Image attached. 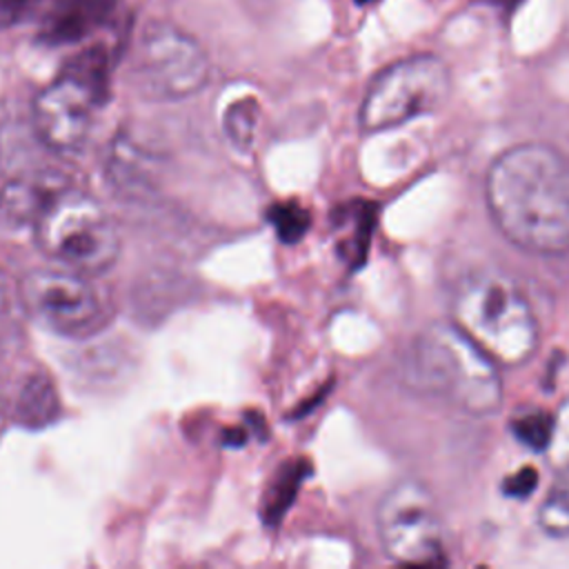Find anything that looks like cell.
<instances>
[{
    "label": "cell",
    "mask_w": 569,
    "mask_h": 569,
    "mask_svg": "<svg viewBox=\"0 0 569 569\" xmlns=\"http://www.w3.org/2000/svg\"><path fill=\"white\" fill-rule=\"evenodd\" d=\"M116 0H53L42 18L40 38L49 44H67L87 38L102 24Z\"/></svg>",
    "instance_id": "obj_10"
},
{
    "label": "cell",
    "mask_w": 569,
    "mask_h": 569,
    "mask_svg": "<svg viewBox=\"0 0 569 569\" xmlns=\"http://www.w3.org/2000/svg\"><path fill=\"white\" fill-rule=\"evenodd\" d=\"M227 131L238 142H249L253 131V104L251 102H236L227 111Z\"/></svg>",
    "instance_id": "obj_15"
},
{
    "label": "cell",
    "mask_w": 569,
    "mask_h": 569,
    "mask_svg": "<svg viewBox=\"0 0 569 569\" xmlns=\"http://www.w3.org/2000/svg\"><path fill=\"white\" fill-rule=\"evenodd\" d=\"M536 487H538V471L533 467H522L502 480V493L507 498L525 500L536 491Z\"/></svg>",
    "instance_id": "obj_16"
},
{
    "label": "cell",
    "mask_w": 569,
    "mask_h": 569,
    "mask_svg": "<svg viewBox=\"0 0 569 569\" xmlns=\"http://www.w3.org/2000/svg\"><path fill=\"white\" fill-rule=\"evenodd\" d=\"M38 0H0V29L13 27L31 16Z\"/></svg>",
    "instance_id": "obj_17"
},
{
    "label": "cell",
    "mask_w": 569,
    "mask_h": 569,
    "mask_svg": "<svg viewBox=\"0 0 569 569\" xmlns=\"http://www.w3.org/2000/svg\"><path fill=\"white\" fill-rule=\"evenodd\" d=\"M407 373L413 387L471 416L493 413L502 402L498 365L453 322H433L416 338Z\"/></svg>",
    "instance_id": "obj_3"
},
{
    "label": "cell",
    "mask_w": 569,
    "mask_h": 569,
    "mask_svg": "<svg viewBox=\"0 0 569 569\" xmlns=\"http://www.w3.org/2000/svg\"><path fill=\"white\" fill-rule=\"evenodd\" d=\"M538 527L553 538L569 536V471H558L538 509Z\"/></svg>",
    "instance_id": "obj_11"
},
{
    "label": "cell",
    "mask_w": 569,
    "mask_h": 569,
    "mask_svg": "<svg viewBox=\"0 0 569 569\" xmlns=\"http://www.w3.org/2000/svg\"><path fill=\"white\" fill-rule=\"evenodd\" d=\"M273 224L278 227V233L284 236V240L293 242L305 233V229L309 224V216L305 209H300L298 204L291 202V204L278 207L273 211Z\"/></svg>",
    "instance_id": "obj_14"
},
{
    "label": "cell",
    "mask_w": 569,
    "mask_h": 569,
    "mask_svg": "<svg viewBox=\"0 0 569 569\" xmlns=\"http://www.w3.org/2000/svg\"><path fill=\"white\" fill-rule=\"evenodd\" d=\"M18 298V289L11 287L9 276L0 267V331L7 329L11 316H13V302Z\"/></svg>",
    "instance_id": "obj_18"
},
{
    "label": "cell",
    "mask_w": 569,
    "mask_h": 569,
    "mask_svg": "<svg viewBox=\"0 0 569 569\" xmlns=\"http://www.w3.org/2000/svg\"><path fill=\"white\" fill-rule=\"evenodd\" d=\"M551 431H553V416L538 409L520 413L518 418L511 420V433L516 436V440L533 451L545 453L551 440Z\"/></svg>",
    "instance_id": "obj_12"
},
{
    "label": "cell",
    "mask_w": 569,
    "mask_h": 569,
    "mask_svg": "<svg viewBox=\"0 0 569 569\" xmlns=\"http://www.w3.org/2000/svg\"><path fill=\"white\" fill-rule=\"evenodd\" d=\"M38 247L84 276L107 271L120 256V236L100 202L73 187H56L31 220Z\"/></svg>",
    "instance_id": "obj_4"
},
{
    "label": "cell",
    "mask_w": 569,
    "mask_h": 569,
    "mask_svg": "<svg viewBox=\"0 0 569 569\" xmlns=\"http://www.w3.org/2000/svg\"><path fill=\"white\" fill-rule=\"evenodd\" d=\"M485 198L511 244L542 256L569 251V162L556 149L527 142L502 151L487 171Z\"/></svg>",
    "instance_id": "obj_1"
},
{
    "label": "cell",
    "mask_w": 569,
    "mask_h": 569,
    "mask_svg": "<svg viewBox=\"0 0 569 569\" xmlns=\"http://www.w3.org/2000/svg\"><path fill=\"white\" fill-rule=\"evenodd\" d=\"M553 471H569V398L553 416V431L549 447L545 449Z\"/></svg>",
    "instance_id": "obj_13"
},
{
    "label": "cell",
    "mask_w": 569,
    "mask_h": 569,
    "mask_svg": "<svg viewBox=\"0 0 569 569\" xmlns=\"http://www.w3.org/2000/svg\"><path fill=\"white\" fill-rule=\"evenodd\" d=\"M385 553L402 565H442V520L427 487L416 480L393 485L376 511Z\"/></svg>",
    "instance_id": "obj_8"
},
{
    "label": "cell",
    "mask_w": 569,
    "mask_h": 569,
    "mask_svg": "<svg viewBox=\"0 0 569 569\" xmlns=\"http://www.w3.org/2000/svg\"><path fill=\"white\" fill-rule=\"evenodd\" d=\"M131 80L149 100H184L209 80V58L200 42L171 22H149L136 44Z\"/></svg>",
    "instance_id": "obj_7"
},
{
    "label": "cell",
    "mask_w": 569,
    "mask_h": 569,
    "mask_svg": "<svg viewBox=\"0 0 569 569\" xmlns=\"http://www.w3.org/2000/svg\"><path fill=\"white\" fill-rule=\"evenodd\" d=\"M18 300L31 318L60 336H84L102 318L98 291L69 267L29 271L18 284Z\"/></svg>",
    "instance_id": "obj_9"
},
{
    "label": "cell",
    "mask_w": 569,
    "mask_h": 569,
    "mask_svg": "<svg viewBox=\"0 0 569 569\" xmlns=\"http://www.w3.org/2000/svg\"><path fill=\"white\" fill-rule=\"evenodd\" d=\"M451 91V71L445 60L418 53L385 67L369 84L360 104V127L385 131L413 118L433 113Z\"/></svg>",
    "instance_id": "obj_6"
},
{
    "label": "cell",
    "mask_w": 569,
    "mask_h": 569,
    "mask_svg": "<svg viewBox=\"0 0 569 569\" xmlns=\"http://www.w3.org/2000/svg\"><path fill=\"white\" fill-rule=\"evenodd\" d=\"M358 4H367V2H371V0H356Z\"/></svg>",
    "instance_id": "obj_19"
},
{
    "label": "cell",
    "mask_w": 569,
    "mask_h": 569,
    "mask_svg": "<svg viewBox=\"0 0 569 569\" xmlns=\"http://www.w3.org/2000/svg\"><path fill=\"white\" fill-rule=\"evenodd\" d=\"M109 56L91 47L73 56L60 76L33 100L31 120L38 138L53 151H76L84 144L96 107L107 96Z\"/></svg>",
    "instance_id": "obj_5"
},
{
    "label": "cell",
    "mask_w": 569,
    "mask_h": 569,
    "mask_svg": "<svg viewBox=\"0 0 569 569\" xmlns=\"http://www.w3.org/2000/svg\"><path fill=\"white\" fill-rule=\"evenodd\" d=\"M451 318L496 365L518 367L538 347V322L527 296L498 269L460 278L451 293Z\"/></svg>",
    "instance_id": "obj_2"
}]
</instances>
